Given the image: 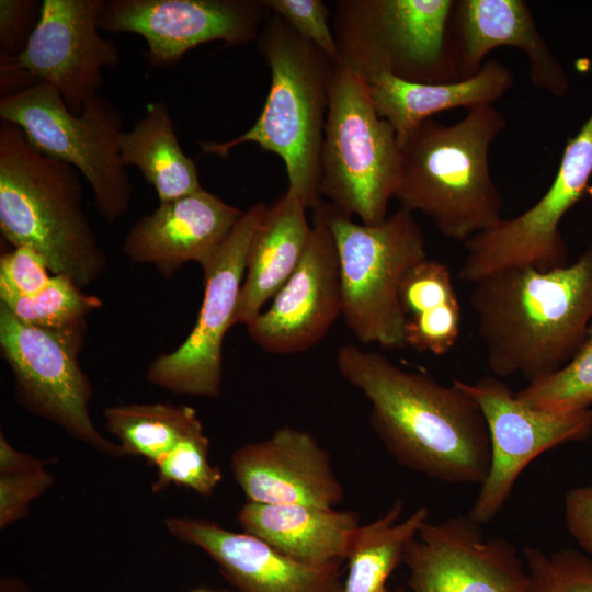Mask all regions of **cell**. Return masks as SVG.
<instances>
[{"mask_svg": "<svg viewBox=\"0 0 592 592\" xmlns=\"http://www.w3.org/2000/svg\"><path fill=\"white\" fill-rule=\"evenodd\" d=\"M335 363L369 401L371 426L399 465L449 485L485 481L491 459L487 423L457 384L445 386L353 344L338 350Z\"/></svg>", "mask_w": 592, "mask_h": 592, "instance_id": "6da1fadb", "label": "cell"}, {"mask_svg": "<svg viewBox=\"0 0 592 592\" xmlns=\"http://www.w3.org/2000/svg\"><path fill=\"white\" fill-rule=\"evenodd\" d=\"M469 301L492 374L542 380L572 358L592 322V241L562 267L489 274Z\"/></svg>", "mask_w": 592, "mask_h": 592, "instance_id": "7a4b0ae2", "label": "cell"}, {"mask_svg": "<svg viewBox=\"0 0 592 592\" xmlns=\"http://www.w3.org/2000/svg\"><path fill=\"white\" fill-rule=\"evenodd\" d=\"M506 122L493 105L468 109L455 124L433 118L399 143L394 198L428 217L440 234L465 243L503 219L502 195L489 168V150Z\"/></svg>", "mask_w": 592, "mask_h": 592, "instance_id": "3957f363", "label": "cell"}, {"mask_svg": "<svg viewBox=\"0 0 592 592\" xmlns=\"http://www.w3.org/2000/svg\"><path fill=\"white\" fill-rule=\"evenodd\" d=\"M0 231L39 253L52 275L83 288L109 265L84 209L80 173L38 151L15 124L0 122Z\"/></svg>", "mask_w": 592, "mask_h": 592, "instance_id": "277c9868", "label": "cell"}, {"mask_svg": "<svg viewBox=\"0 0 592 592\" xmlns=\"http://www.w3.org/2000/svg\"><path fill=\"white\" fill-rule=\"evenodd\" d=\"M259 52L271 70V87L255 123L226 141H198L205 155L225 158L230 150L254 143L283 160L288 189L307 209L319 195V164L329 93L335 64L272 13L258 36Z\"/></svg>", "mask_w": 592, "mask_h": 592, "instance_id": "5b68a950", "label": "cell"}, {"mask_svg": "<svg viewBox=\"0 0 592 592\" xmlns=\"http://www.w3.org/2000/svg\"><path fill=\"white\" fill-rule=\"evenodd\" d=\"M399 158L397 135L377 113L362 78L335 65L320 151V197L345 216L377 225L395 195Z\"/></svg>", "mask_w": 592, "mask_h": 592, "instance_id": "8992f818", "label": "cell"}, {"mask_svg": "<svg viewBox=\"0 0 592 592\" xmlns=\"http://www.w3.org/2000/svg\"><path fill=\"white\" fill-rule=\"evenodd\" d=\"M329 225L339 254L346 327L361 343L406 348L399 288L407 272L428 258L413 214L399 208L377 225H365L329 204Z\"/></svg>", "mask_w": 592, "mask_h": 592, "instance_id": "52a82bcc", "label": "cell"}, {"mask_svg": "<svg viewBox=\"0 0 592 592\" xmlns=\"http://www.w3.org/2000/svg\"><path fill=\"white\" fill-rule=\"evenodd\" d=\"M0 118L18 125L42 153L75 168L89 183L98 213L110 224L132 202V183L119 157L123 116L105 96L90 98L72 113L60 92L38 82L0 98Z\"/></svg>", "mask_w": 592, "mask_h": 592, "instance_id": "ba28073f", "label": "cell"}, {"mask_svg": "<svg viewBox=\"0 0 592 592\" xmlns=\"http://www.w3.org/2000/svg\"><path fill=\"white\" fill-rule=\"evenodd\" d=\"M455 0H340L333 33L341 64L362 79L411 82L456 79L448 46Z\"/></svg>", "mask_w": 592, "mask_h": 592, "instance_id": "9c48e42d", "label": "cell"}, {"mask_svg": "<svg viewBox=\"0 0 592 592\" xmlns=\"http://www.w3.org/2000/svg\"><path fill=\"white\" fill-rule=\"evenodd\" d=\"M86 325L68 329L26 326L0 305V351L14 379L15 397L31 413L110 457L127 456L94 425L92 385L80 366Z\"/></svg>", "mask_w": 592, "mask_h": 592, "instance_id": "30bf717a", "label": "cell"}, {"mask_svg": "<svg viewBox=\"0 0 592 592\" xmlns=\"http://www.w3.org/2000/svg\"><path fill=\"white\" fill-rule=\"evenodd\" d=\"M592 177V112L568 138L555 178L542 197L522 214L501 219L464 246L462 281L476 283L510 267L532 266L542 271L568 264L569 249L560 225L583 197Z\"/></svg>", "mask_w": 592, "mask_h": 592, "instance_id": "8fae6325", "label": "cell"}, {"mask_svg": "<svg viewBox=\"0 0 592 592\" xmlns=\"http://www.w3.org/2000/svg\"><path fill=\"white\" fill-rule=\"evenodd\" d=\"M267 209L259 202L236 224L204 271V295L195 326L172 352L157 356L146 378L174 395L216 398L223 377V342L234 317L253 236Z\"/></svg>", "mask_w": 592, "mask_h": 592, "instance_id": "7c38bea8", "label": "cell"}, {"mask_svg": "<svg viewBox=\"0 0 592 592\" xmlns=\"http://www.w3.org/2000/svg\"><path fill=\"white\" fill-rule=\"evenodd\" d=\"M479 406L489 432L488 475L468 515L481 525L492 521L509 501L526 466L542 453L592 435V410L549 411L521 401L494 375L470 384L453 380Z\"/></svg>", "mask_w": 592, "mask_h": 592, "instance_id": "4fadbf2b", "label": "cell"}, {"mask_svg": "<svg viewBox=\"0 0 592 592\" xmlns=\"http://www.w3.org/2000/svg\"><path fill=\"white\" fill-rule=\"evenodd\" d=\"M482 526L468 514L424 522L402 556L412 592H532L523 555Z\"/></svg>", "mask_w": 592, "mask_h": 592, "instance_id": "5bb4252c", "label": "cell"}, {"mask_svg": "<svg viewBox=\"0 0 592 592\" xmlns=\"http://www.w3.org/2000/svg\"><path fill=\"white\" fill-rule=\"evenodd\" d=\"M271 14L263 0H110L100 29L140 35L149 65L166 68L201 44L257 41Z\"/></svg>", "mask_w": 592, "mask_h": 592, "instance_id": "9a60e30c", "label": "cell"}, {"mask_svg": "<svg viewBox=\"0 0 592 592\" xmlns=\"http://www.w3.org/2000/svg\"><path fill=\"white\" fill-rule=\"evenodd\" d=\"M311 235L305 253L271 306L247 327L265 352L289 355L320 342L342 316L340 261L329 225V204L312 209Z\"/></svg>", "mask_w": 592, "mask_h": 592, "instance_id": "2e32d148", "label": "cell"}, {"mask_svg": "<svg viewBox=\"0 0 592 592\" xmlns=\"http://www.w3.org/2000/svg\"><path fill=\"white\" fill-rule=\"evenodd\" d=\"M104 0H44L38 23L18 66L49 83L69 110L80 114L103 86L102 71L121 65L117 44L99 33Z\"/></svg>", "mask_w": 592, "mask_h": 592, "instance_id": "e0dca14e", "label": "cell"}, {"mask_svg": "<svg viewBox=\"0 0 592 592\" xmlns=\"http://www.w3.org/2000/svg\"><path fill=\"white\" fill-rule=\"evenodd\" d=\"M230 469L250 502L335 508L344 497L329 453L309 432L293 426L238 447Z\"/></svg>", "mask_w": 592, "mask_h": 592, "instance_id": "ac0fdd59", "label": "cell"}, {"mask_svg": "<svg viewBox=\"0 0 592 592\" xmlns=\"http://www.w3.org/2000/svg\"><path fill=\"white\" fill-rule=\"evenodd\" d=\"M164 525L174 538L208 555L239 592H343V561L303 562L202 517L169 516Z\"/></svg>", "mask_w": 592, "mask_h": 592, "instance_id": "d6986e66", "label": "cell"}, {"mask_svg": "<svg viewBox=\"0 0 592 592\" xmlns=\"http://www.w3.org/2000/svg\"><path fill=\"white\" fill-rule=\"evenodd\" d=\"M448 46L458 81L475 76L490 52L511 46L527 57L533 86L557 98L569 91L567 73L538 30L526 1L455 0Z\"/></svg>", "mask_w": 592, "mask_h": 592, "instance_id": "ffe728a7", "label": "cell"}, {"mask_svg": "<svg viewBox=\"0 0 592 592\" xmlns=\"http://www.w3.org/2000/svg\"><path fill=\"white\" fill-rule=\"evenodd\" d=\"M243 212L201 189L159 203L127 231L123 253L135 263L150 264L171 277L181 266L206 265L228 238Z\"/></svg>", "mask_w": 592, "mask_h": 592, "instance_id": "44dd1931", "label": "cell"}, {"mask_svg": "<svg viewBox=\"0 0 592 592\" xmlns=\"http://www.w3.org/2000/svg\"><path fill=\"white\" fill-rule=\"evenodd\" d=\"M380 117L394 128L398 144L420 123L457 107L493 105L513 86L514 77L499 60H487L473 77L443 83H419L377 75L362 79Z\"/></svg>", "mask_w": 592, "mask_h": 592, "instance_id": "7402d4cb", "label": "cell"}, {"mask_svg": "<svg viewBox=\"0 0 592 592\" xmlns=\"http://www.w3.org/2000/svg\"><path fill=\"white\" fill-rule=\"evenodd\" d=\"M306 210L288 187L267 206L250 244L234 326H248L257 318L296 270L311 235Z\"/></svg>", "mask_w": 592, "mask_h": 592, "instance_id": "603a6c76", "label": "cell"}, {"mask_svg": "<svg viewBox=\"0 0 592 592\" xmlns=\"http://www.w3.org/2000/svg\"><path fill=\"white\" fill-rule=\"evenodd\" d=\"M244 533L303 562L345 561L361 525L352 511L303 504H262L248 501L237 513Z\"/></svg>", "mask_w": 592, "mask_h": 592, "instance_id": "cb8c5ba5", "label": "cell"}, {"mask_svg": "<svg viewBox=\"0 0 592 592\" xmlns=\"http://www.w3.org/2000/svg\"><path fill=\"white\" fill-rule=\"evenodd\" d=\"M123 166L136 167L153 186L159 203L170 202L201 189L195 162L183 151L174 123L163 101L150 102L132 129L119 141Z\"/></svg>", "mask_w": 592, "mask_h": 592, "instance_id": "d4e9b609", "label": "cell"}, {"mask_svg": "<svg viewBox=\"0 0 592 592\" xmlns=\"http://www.w3.org/2000/svg\"><path fill=\"white\" fill-rule=\"evenodd\" d=\"M405 341L420 352L447 353L456 344L462 311L448 266L424 259L412 266L400 284Z\"/></svg>", "mask_w": 592, "mask_h": 592, "instance_id": "484cf974", "label": "cell"}, {"mask_svg": "<svg viewBox=\"0 0 592 592\" xmlns=\"http://www.w3.org/2000/svg\"><path fill=\"white\" fill-rule=\"evenodd\" d=\"M403 502L391 506L374 521L356 530L349 555L343 592H403L390 589L388 579L402 563L407 544L429 520V510L419 506L402 517Z\"/></svg>", "mask_w": 592, "mask_h": 592, "instance_id": "4316f807", "label": "cell"}, {"mask_svg": "<svg viewBox=\"0 0 592 592\" xmlns=\"http://www.w3.org/2000/svg\"><path fill=\"white\" fill-rule=\"evenodd\" d=\"M104 419L127 456L144 457L153 466L182 439L203 430L192 407L170 402L111 406Z\"/></svg>", "mask_w": 592, "mask_h": 592, "instance_id": "83f0119b", "label": "cell"}, {"mask_svg": "<svg viewBox=\"0 0 592 592\" xmlns=\"http://www.w3.org/2000/svg\"><path fill=\"white\" fill-rule=\"evenodd\" d=\"M0 305L23 325L58 330L86 325L87 316L103 303L67 276L53 275L43 289L32 295L0 288Z\"/></svg>", "mask_w": 592, "mask_h": 592, "instance_id": "f1b7e54d", "label": "cell"}, {"mask_svg": "<svg viewBox=\"0 0 592 592\" xmlns=\"http://www.w3.org/2000/svg\"><path fill=\"white\" fill-rule=\"evenodd\" d=\"M530 407L577 411L592 406V322L572 358L555 374L515 392Z\"/></svg>", "mask_w": 592, "mask_h": 592, "instance_id": "f546056e", "label": "cell"}, {"mask_svg": "<svg viewBox=\"0 0 592 592\" xmlns=\"http://www.w3.org/2000/svg\"><path fill=\"white\" fill-rule=\"evenodd\" d=\"M156 467L153 492L163 491L173 483L208 498L223 479L220 468L209 460V440L203 430L182 439Z\"/></svg>", "mask_w": 592, "mask_h": 592, "instance_id": "4dcf8cb0", "label": "cell"}, {"mask_svg": "<svg viewBox=\"0 0 592 592\" xmlns=\"http://www.w3.org/2000/svg\"><path fill=\"white\" fill-rule=\"evenodd\" d=\"M523 558L532 592H592V558L574 549L546 553L528 546Z\"/></svg>", "mask_w": 592, "mask_h": 592, "instance_id": "1f68e13d", "label": "cell"}, {"mask_svg": "<svg viewBox=\"0 0 592 592\" xmlns=\"http://www.w3.org/2000/svg\"><path fill=\"white\" fill-rule=\"evenodd\" d=\"M274 14L282 16L305 39L318 47L335 65L341 64L330 12L321 0H263Z\"/></svg>", "mask_w": 592, "mask_h": 592, "instance_id": "d6a6232c", "label": "cell"}, {"mask_svg": "<svg viewBox=\"0 0 592 592\" xmlns=\"http://www.w3.org/2000/svg\"><path fill=\"white\" fill-rule=\"evenodd\" d=\"M55 482L45 466L14 475L0 476V528L26 516L33 500Z\"/></svg>", "mask_w": 592, "mask_h": 592, "instance_id": "836d02e7", "label": "cell"}, {"mask_svg": "<svg viewBox=\"0 0 592 592\" xmlns=\"http://www.w3.org/2000/svg\"><path fill=\"white\" fill-rule=\"evenodd\" d=\"M44 258L29 247H14L0 259V288L20 295L43 289L52 278Z\"/></svg>", "mask_w": 592, "mask_h": 592, "instance_id": "e575fe53", "label": "cell"}, {"mask_svg": "<svg viewBox=\"0 0 592 592\" xmlns=\"http://www.w3.org/2000/svg\"><path fill=\"white\" fill-rule=\"evenodd\" d=\"M41 11L36 0L0 1V56L18 57L25 49Z\"/></svg>", "mask_w": 592, "mask_h": 592, "instance_id": "d590c367", "label": "cell"}, {"mask_svg": "<svg viewBox=\"0 0 592 592\" xmlns=\"http://www.w3.org/2000/svg\"><path fill=\"white\" fill-rule=\"evenodd\" d=\"M563 512L570 535L584 554L592 558V485L568 490Z\"/></svg>", "mask_w": 592, "mask_h": 592, "instance_id": "8d00e7d4", "label": "cell"}, {"mask_svg": "<svg viewBox=\"0 0 592 592\" xmlns=\"http://www.w3.org/2000/svg\"><path fill=\"white\" fill-rule=\"evenodd\" d=\"M45 464L37 457L14 448L0 433V476L30 471Z\"/></svg>", "mask_w": 592, "mask_h": 592, "instance_id": "74e56055", "label": "cell"}, {"mask_svg": "<svg viewBox=\"0 0 592 592\" xmlns=\"http://www.w3.org/2000/svg\"><path fill=\"white\" fill-rule=\"evenodd\" d=\"M0 592H36L22 579L4 576L0 579Z\"/></svg>", "mask_w": 592, "mask_h": 592, "instance_id": "f35d334b", "label": "cell"}, {"mask_svg": "<svg viewBox=\"0 0 592 592\" xmlns=\"http://www.w3.org/2000/svg\"><path fill=\"white\" fill-rule=\"evenodd\" d=\"M192 592H209V591L206 589H196V590H193Z\"/></svg>", "mask_w": 592, "mask_h": 592, "instance_id": "ab89813d", "label": "cell"}, {"mask_svg": "<svg viewBox=\"0 0 592 592\" xmlns=\"http://www.w3.org/2000/svg\"><path fill=\"white\" fill-rule=\"evenodd\" d=\"M223 592H227V591H223Z\"/></svg>", "mask_w": 592, "mask_h": 592, "instance_id": "60d3db41", "label": "cell"}]
</instances>
